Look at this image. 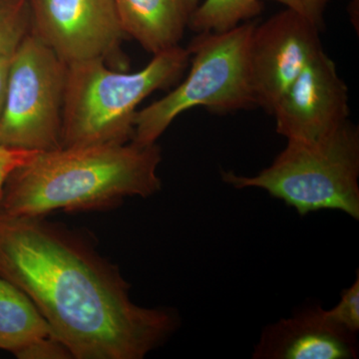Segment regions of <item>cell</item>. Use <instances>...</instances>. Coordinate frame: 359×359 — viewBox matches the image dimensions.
Masks as SVG:
<instances>
[{"label":"cell","mask_w":359,"mask_h":359,"mask_svg":"<svg viewBox=\"0 0 359 359\" xmlns=\"http://www.w3.org/2000/svg\"><path fill=\"white\" fill-rule=\"evenodd\" d=\"M348 88L321 50L278 99L271 115L287 141L316 142L349 121Z\"/></svg>","instance_id":"cell-9"},{"label":"cell","mask_w":359,"mask_h":359,"mask_svg":"<svg viewBox=\"0 0 359 359\" xmlns=\"http://www.w3.org/2000/svg\"><path fill=\"white\" fill-rule=\"evenodd\" d=\"M14 354L23 359H73L67 346L55 337L36 340Z\"/></svg>","instance_id":"cell-16"},{"label":"cell","mask_w":359,"mask_h":359,"mask_svg":"<svg viewBox=\"0 0 359 359\" xmlns=\"http://www.w3.org/2000/svg\"><path fill=\"white\" fill-rule=\"evenodd\" d=\"M67 65L32 29L14 49L0 144L47 152L62 148L63 105Z\"/></svg>","instance_id":"cell-6"},{"label":"cell","mask_w":359,"mask_h":359,"mask_svg":"<svg viewBox=\"0 0 359 359\" xmlns=\"http://www.w3.org/2000/svg\"><path fill=\"white\" fill-rule=\"evenodd\" d=\"M256 22L224 32L198 33L189 44L190 69L167 95L137 111L131 142L153 145L180 115L196 107L214 113L256 106L250 86L248 52Z\"/></svg>","instance_id":"cell-5"},{"label":"cell","mask_w":359,"mask_h":359,"mask_svg":"<svg viewBox=\"0 0 359 359\" xmlns=\"http://www.w3.org/2000/svg\"><path fill=\"white\" fill-rule=\"evenodd\" d=\"M0 271L74 359H143L181 325L176 309L132 301L131 285L89 233L45 217L0 221Z\"/></svg>","instance_id":"cell-1"},{"label":"cell","mask_w":359,"mask_h":359,"mask_svg":"<svg viewBox=\"0 0 359 359\" xmlns=\"http://www.w3.org/2000/svg\"><path fill=\"white\" fill-rule=\"evenodd\" d=\"M189 63L190 52L179 45L136 72L112 69L104 59L67 65L62 147L129 143L138 106L179 81Z\"/></svg>","instance_id":"cell-3"},{"label":"cell","mask_w":359,"mask_h":359,"mask_svg":"<svg viewBox=\"0 0 359 359\" xmlns=\"http://www.w3.org/2000/svg\"><path fill=\"white\" fill-rule=\"evenodd\" d=\"M157 143L62 147L40 152L7 179L4 217L108 211L162 189Z\"/></svg>","instance_id":"cell-2"},{"label":"cell","mask_w":359,"mask_h":359,"mask_svg":"<svg viewBox=\"0 0 359 359\" xmlns=\"http://www.w3.org/2000/svg\"><path fill=\"white\" fill-rule=\"evenodd\" d=\"M332 323L346 332L358 334L359 332V273L347 289L342 290L340 301L334 308L325 309Z\"/></svg>","instance_id":"cell-14"},{"label":"cell","mask_w":359,"mask_h":359,"mask_svg":"<svg viewBox=\"0 0 359 359\" xmlns=\"http://www.w3.org/2000/svg\"><path fill=\"white\" fill-rule=\"evenodd\" d=\"M356 334L330 320L318 304L304 306L266 325L255 346V359H354Z\"/></svg>","instance_id":"cell-10"},{"label":"cell","mask_w":359,"mask_h":359,"mask_svg":"<svg viewBox=\"0 0 359 359\" xmlns=\"http://www.w3.org/2000/svg\"><path fill=\"white\" fill-rule=\"evenodd\" d=\"M348 13L351 15V21L353 25L358 28L359 18V0H348Z\"/></svg>","instance_id":"cell-19"},{"label":"cell","mask_w":359,"mask_h":359,"mask_svg":"<svg viewBox=\"0 0 359 359\" xmlns=\"http://www.w3.org/2000/svg\"><path fill=\"white\" fill-rule=\"evenodd\" d=\"M39 153L7 147L0 144V195L9 176L18 168L32 160Z\"/></svg>","instance_id":"cell-17"},{"label":"cell","mask_w":359,"mask_h":359,"mask_svg":"<svg viewBox=\"0 0 359 359\" xmlns=\"http://www.w3.org/2000/svg\"><path fill=\"white\" fill-rule=\"evenodd\" d=\"M316 23L287 8L255 25L248 65L256 106L271 114L278 99L321 50Z\"/></svg>","instance_id":"cell-7"},{"label":"cell","mask_w":359,"mask_h":359,"mask_svg":"<svg viewBox=\"0 0 359 359\" xmlns=\"http://www.w3.org/2000/svg\"><path fill=\"white\" fill-rule=\"evenodd\" d=\"M235 189L257 188L292 207L299 216L337 210L359 219V130L347 121L316 142L287 141L256 176L222 172Z\"/></svg>","instance_id":"cell-4"},{"label":"cell","mask_w":359,"mask_h":359,"mask_svg":"<svg viewBox=\"0 0 359 359\" xmlns=\"http://www.w3.org/2000/svg\"><path fill=\"white\" fill-rule=\"evenodd\" d=\"M29 11L28 0H0V39Z\"/></svg>","instance_id":"cell-18"},{"label":"cell","mask_w":359,"mask_h":359,"mask_svg":"<svg viewBox=\"0 0 359 359\" xmlns=\"http://www.w3.org/2000/svg\"><path fill=\"white\" fill-rule=\"evenodd\" d=\"M49 337L55 335L32 299L18 285L0 276V349L15 353Z\"/></svg>","instance_id":"cell-13"},{"label":"cell","mask_w":359,"mask_h":359,"mask_svg":"<svg viewBox=\"0 0 359 359\" xmlns=\"http://www.w3.org/2000/svg\"><path fill=\"white\" fill-rule=\"evenodd\" d=\"M32 26L30 13L26 14L0 41V117L6 101L7 79L14 49Z\"/></svg>","instance_id":"cell-15"},{"label":"cell","mask_w":359,"mask_h":359,"mask_svg":"<svg viewBox=\"0 0 359 359\" xmlns=\"http://www.w3.org/2000/svg\"><path fill=\"white\" fill-rule=\"evenodd\" d=\"M201 0H116L123 32L149 53L179 46Z\"/></svg>","instance_id":"cell-11"},{"label":"cell","mask_w":359,"mask_h":359,"mask_svg":"<svg viewBox=\"0 0 359 359\" xmlns=\"http://www.w3.org/2000/svg\"><path fill=\"white\" fill-rule=\"evenodd\" d=\"M32 29L66 65L120 55L116 0H28Z\"/></svg>","instance_id":"cell-8"},{"label":"cell","mask_w":359,"mask_h":359,"mask_svg":"<svg viewBox=\"0 0 359 359\" xmlns=\"http://www.w3.org/2000/svg\"><path fill=\"white\" fill-rule=\"evenodd\" d=\"M2 39H4V37H2ZM1 39H0V41H1Z\"/></svg>","instance_id":"cell-20"},{"label":"cell","mask_w":359,"mask_h":359,"mask_svg":"<svg viewBox=\"0 0 359 359\" xmlns=\"http://www.w3.org/2000/svg\"><path fill=\"white\" fill-rule=\"evenodd\" d=\"M264 0H204L194 13L189 27L197 33L224 32L262 13ZM308 18L323 28L330 0H273Z\"/></svg>","instance_id":"cell-12"}]
</instances>
